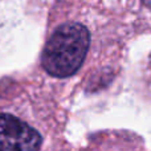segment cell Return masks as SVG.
Instances as JSON below:
<instances>
[{"label": "cell", "mask_w": 151, "mask_h": 151, "mask_svg": "<svg viewBox=\"0 0 151 151\" xmlns=\"http://www.w3.org/2000/svg\"><path fill=\"white\" fill-rule=\"evenodd\" d=\"M91 45L89 28L66 13L56 0L48 16L47 35L40 55L44 74L53 80H69L81 72Z\"/></svg>", "instance_id": "obj_2"}, {"label": "cell", "mask_w": 151, "mask_h": 151, "mask_svg": "<svg viewBox=\"0 0 151 151\" xmlns=\"http://www.w3.org/2000/svg\"><path fill=\"white\" fill-rule=\"evenodd\" d=\"M65 123L52 85L25 77L0 81V150L65 149Z\"/></svg>", "instance_id": "obj_1"}, {"label": "cell", "mask_w": 151, "mask_h": 151, "mask_svg": "<svg viewBox=\"0 0 151 151\" xmlns=\"http://www.w3.org/2000/svg\"><path fill=\"white\" fill-rule=\"evenodd\" d=\"M143 3L147 5V7H150V8H151V0H143Z\"/></svg>", "instance_id": "obj_3"}]
</instances>
